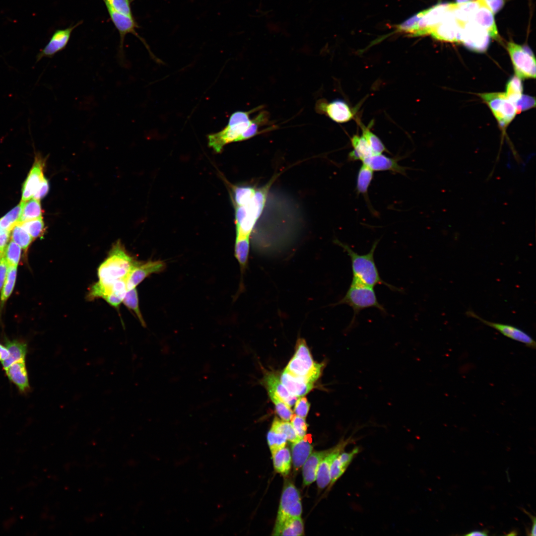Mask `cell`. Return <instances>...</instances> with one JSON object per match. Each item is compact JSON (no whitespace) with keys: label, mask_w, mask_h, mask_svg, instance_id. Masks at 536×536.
Returning a JSON list of instances; mask_svg holds the SVG:
<instances>
[{"label":"cell","mask_w":536,"mask_h":536,"mask_svg":"<svg viewBox=\"0 0 536 536\" xmlns=\"http://www.w3.org/2000/svg\"><path fill=\"white\" fill-rule=\"evenodd\" d=\"M379 241V240L375 241L370 251L363 255L356 253L348 245L337 239L335 243L342 247L350 259L352 272L351 282L373 288L378 284H383L393 291L402 292V289L386 282L380 275L374 257Z\"/></svg>","instance_id":"obj_1"},{"label":"cell","mask_w":536,"mask_h":536,"mask_svg":"<svg viewBox=\"0 0 536 536\" xmlns=\"http://www.w3.org/2000/svg\"><path fill=\"white\" fill-rule=\"evenodd\" d=\"M274 180L257 188L253 196L244 203L235 206L236 238H250L266 205L270 188Z\"/></svg>","instance_id":"obj_2"},{"label":"cell","mask_w":536,"mask_h":536,"mask_svg":"<svg viewBox=\"0 0 536 536\" xmlns=\"http://www.w3.org/2000/svg\"><path fill=\"white\" fill-rule=\"evenodd\" d=\"M138 262L128 253L121 242L118 240L112 246L107 258L98 268V282L111 284L118 280L126 279Z\"/></svg>","instance_id":"obj_3"},{"label":"cell","mask_w":536,"mask_h":536,"mask_svg":"<svg viewBox=\"0 0 536 536\" xmlns=\"http://www.w3.org/2000/svg\"><path fill=\"white\" fill-rule=\"evenodd\" d=\"M258 110L257 107L248 111L234 112L230 116L227 125L222 130L207 135L209 146L216 153H219L226 144L241 141L242 135L252 123L253 119L250 118V115Z\"/></svg>","instance_id":"obj_4"},{"label":"cell","mask_w":536,"mask_h":536,"mask_svg":"<svg viewBox=\"0 0 536 536\" xmlns=\"http://www.w3.org/2000/svg\"><path fill=\"white\" fill-rule=\"evenodd\" d=\"M457 3H440L424 10L399 25L400 31L412 36L429 35L432 29L449 12L453 11Z\"/></svg>","instance_id":"obj_5"},{"label":"cell","mask_w":536,"mask_h":536,"mask_svg":"<svg viewBox=\"0 0 536 536\" xmlns=\"http://www.w3.org/2000/svg\"><path fill=\"white\" fill-rule=\"evenodd\" d=\"M341 304L348 305L353 311V316L348 327L349 329L353 327L357 316L363 310L376 308L382 313L387 314L385 308L379 302L374 288L358 283L351 282L345 295L333 305Z\"/></svg>","instance_id":"obj_6"},{"label":"cell","mask_w":536,"mask_h":536,"mask_svg":"<svg viewBox=\"0 0 536 536\" xmlns=\"http://www.w3.org/2000/svg\"><path fill=\"white\" fill-rule=\"evenodd\" d=\"M507 49L516 75L521 79L535 78L536 59L531 49L511 41Z\"/></svg>","instance_id":"obj_7"},{"label":"cell","mask_w":536,"mask_h":536,"mask_svg":"<svg viewBox=\"0 0 536 536\" xmlns=\"http://www.w3.org/2000/svg\"><path fill=\"white\" fill-rule=\"evenodd\" d=\"M479 96L490 108L500 127L506 128L517 113L515 103L504 92L481 93Z\"/></svg>","instance_id":"obj_8"},{"label":"cell","mask_w":536,"mask_h":536,"mask_svg":"<svg viewBox=\"0 0 536 536\" xmlns=\"http://www.w3.org/2000/svg\"><path fill=\"white\" fill-rule=\"evenodd\" d=\"M302 511L298 490L292 483L286 482L283 488L274 526L280 525L289 518L300 517Z\"/></svg>","instance_id":"obj_9"},{"label":"cell","mask_w":536,"mask_h":536,"mask_svg":"<svg viewBox=\"0 0 536 536\" xmlns=\"http://www.w3.org/2000/svg\"><path fill=\"white\" fill-rule=\"evenodd\" d=\"M459 42L471 51L484 52L489 46L490 36L484 29L470 21L465 23L462 27Z\"/></svg>","instance_id":"obj_10"},{"label":"cell","mask_w":536,"mask_h":536,"mask_svg":"<svg viewBox=\"0 0 536 536\" xmlns=\"http://www.w3.org/2000/svg\"><path fill=\"white\" fill-rule=\"evenodd\" d=\"M107 9L112 21L120 34L119 57L122 63L124 62L123 46L125 37L127 34L131 33L139 39L148 51L151 58L155 59V61L159 62L160 60L152 54L145 40L136 33L135 29L138 26L134 17L121 14L109 7H107Z\"/></svg>","instance_id":"obj_11"},{"label":"cell","mask_w":536,"mask_h":536,"mask_svg":"<svg viewBox=\"0 0 536 536\" xmlns=\"http://www.w3.org/2000/svg\"><path fill=\"white\" fill-rule=\"evenodd\" d=\"M325 364L315 362L313 358L303 359L295 355L285 370L292 375L314 383L321 376Z\"/></svg>","instance_id":"obj_12"},{"label":"cell","mask_w":536,"mask_h":536,"mask_svg":"<svg viewBox=\"0 0 536 536\" xmlns=\"http://www.w3.org/2000/svg\"><path fill=\"white\" fill-rule=\"evenodd\" d=\"M469 317L478 320L483 324L495 329L502 335L511 339L523 343L527 347L535 349L536 343L535 340L528 333L516 327L509 324L492 322L485 320L477 315L472 310H468L466 313Z\"/></svg>","instance_id":"obj_13"},{"label":"cell","mask_w":536,"mask_h":536,"mask_svg":"<svg viewBox=\"0 0 536 536\" xmlns=\"http://www.w3.org/2000/svg\"><path fill=\"white\" fill-rule=\"evenodd\" d=\"M317 113L325 114L338 123L347 122L352 119L354 113L349 105L341 99L328 102L325 99L317 101L315 106Z\"/></svg>","instance_id":"obj_14"},{"label":"cell","mask_w":536,"mask_h":536,"mask_svg":"<svg viewBox=\"0 0 536 536\" xmlns=\"http://www.w3.org/2000/svg\"><path fill=\"white\" fill-rule=\"evenodd\" d=\"M464 25V23L457 20L453 11H450L432 28L429 34L436 40L458 42H459L460 32Z\"/></svg>","instance_id":"obj_15"},{"label":"cell","mask_w":536,"mask_h":536,"mask_svg":"<svg viewBox=\"0 0 536 536\" xmlns=\"http://www.w3.org/2000/svg\"><path fill=\"white\" fill-rule=\"evenodd\" d=\"M81 22L66 28L58 29L54 32L48 43L36 56V62L43 58H52L55 54L63 50L67 46L73 30Z\"/></svg>","instance_id":"obj_16"},{"label":"cell","mask_w":536,"mask_h":536,"mask_svg":"<svg viewBox=\"0 0 536 536\" xmlns=\"http://www.w3.org/2000/svg\"><path fill=\"white\" fill-rule=\"evenodd\" d=\"M165 267V263L160 260L138 262L126 278L127 290L136 288L145 278L151 274L162 271Z\"/></svg>","instance_id":"obj_17"},{"label":"cell","mask_w":536,"mask_h":536,"mask_svg":"<svg viewBox=\"0 0 536 536\" xmlns=\"http://www.w3.org/2000/svg\"><path fill=\"white\" fill-rule=\"evenodd\" d=\"M37 159L24 183L21 201L32 198L46 179L43 173L44 162L40 157Z\"/></svg>","instance_id":"obj_18"},{"label":"cell","mask_w":536,"mask_h":536,"mask_svg":"<svg viewBox=\"0 0 536 536\" xmlns=\"http://www.w3.org/2000/svg\"><path fill=\"white\" fill-rule=\"evenodd\" d=\"M350 441V439L340 441L321 462L317 472L316 481L318 487L323 489L330 483V469L334 459L343 451L344 448Z\"/></svg>","instance_id":"obj_19"},{"label":"cell","mask_w":536,"mask_h":536,"mask_svg":"<svg viewBox=\"0 0 536 536\" xmlns=\"http://www.w3.org/2000/svg\"><path fill=\"white\" fill-rule=\"evenodd\" d=\"M362 161L373 171H390L405 174L406 168L398 164V159L387 157L382 153L373 154Z\"/></svg>","instance_id":"obj_20"},{"label":"cell","mask_w":536,"mask_h":536,"mask_svg":"<svg viewBox=\"0 0 536 536\" xmlns=\"http://www.w3.org/2000/svg\"><path fill=\"white\" fill-rule=\"evenodd\" d=\"M470 21L475 22L484 29L490 37L494 39L498 38V33L493 13L488 6L485 0H480V5Z\"/></svg>","instance_id":"obj_21"},{"label":"cell","mask_w":536,"mask_h":536,"mask_svg":"<svg viewBox=\"0 0 536 536\" xmlns=\"http://www.w3.org/2000/svg\"><path fill=\"white\" fill-rule=\"evenodd\" d=\"M4 370L9 381L17 387L21 393H27L30 390L25 360L15 362Z\"/></svg>","instance_id":"obj_22"},{"label":"cell","mask_w":536,"mask_h":536,"mask_svg":"<svg viewBox=\"0 0 536 536\" xmlns=\"http://www.w3.org/2000/svg\"><path fill=\"white\" fill-rule=\"evenodd\" d=\"M280 380L289 392L297 397L306 395L314 387V383L294 376L285 370Z\"/></svg>","instance_id":"obj_23"},{"label":"cell","mask_w":536,"mask_h":536,"mask_svg":"<svg viewBox=\"0 0 536 536\" xmlns=\"http://www.w3.org/2000/svg\"><path fill=\"white\" fill-rule=\"evenodd\" d=\"M265 382L268 392L274 394L289 406L295 404L297 397L289 392L276 375L267 374L265 377Z\"/></svg>","instance_id":"obj_24"},{"label":"cell","mask_w":536,"mask_h":536,"mask_svg":"<svg viewBox=\"0 0 536 536\" xmlns=\"http://www.w3.org/2000/svg\"><path fill=\"white\" fill-rule=\"evenodd\" d=\"M291 450L293 467L298 470L312 453L313 446L311 436L309 434L305 435L302 439L292 443Z\"/></svg>","instance_id":"obj_25"},{"label":"cell","mask_w":536,"mask_h":536,"mask_svg":"<svg viewBox=\"0 0 536 536\" xmlns=\"http://www.w3.org/2000/svg\"><path fill=\"white\" fill-rule=\"evenodd\" d=\"M331 449L315 452L310 455L302 466L304 485H308L316 480L319 466L322 460L330 453Z\"/></svg>","instance_id":"obj_26"},{"label":"cell","mask_w":536,"mask_h":536,"mask_svg":"<svg viewBox=\"0 0 536 536\" xmlns=\"http://www.w3.org/2000/svg\"><path fill=\"white\" fill-rule=\"evenodd\" d=\"M250 238H236L234 246V255L240 266L241 271L239 291L243 290L244 284L242 278L246 271L249 260Z\"/></svg>","instance_id":"obj_27"},{"label":"cell","mask_w":536,"mask_h":536,"mask_svg":"<svg viewBox=\"0 0 536 536\" xmlns=\"http://www.w3.org/2000/svg\"><path fill=\"white\" fill-rule=\"evenodd\" d=\"M5 346L9 351V356L7 359L1 362L4 369L15 362L25 360L27 352V346L25 342L17 340L7 339Z\"/></svg>","instance_id":"obj_28"},{"label":"cell","mask_w":536,"mask_h":536,"mask_svg":"<svg viewBox=\"0 0 536 536\" xmlns=\"http://www.w3.org/2000/svg\"><path fill=\"white\" fill-rule=\"evenodd\" d=\"M304 525L301 517L289 518L279 525L274 526L272 535L302 536Z\"/></svg>","instance_id":"obj_29"},{"label":"cell","mask_w":536,"mask_h":536,"mask_svg":"<svg viewBox=\"0 0 536 536\" xmlns=\"http://www.w3.org/2000/svg\"><path fill=\"white\" fill-rule=\"evenodd\" d=\"M353 150L349 154V158L352 160L362 161L374 154L365 137L362 135H354L351 139Z\"/></svg>","instance_id":"obj_30"},{"label":"cell","mask_w":536,"mask_h":536,"mask_svg":"<svg viewBox=\"0 0 536 536\" xmlns=\"http://www.w3.org/2000/svg\"><path fill=\"white\" fill-rule=\"evenodd\" d=\"M480 5V0H472L462 3H457L453 11L457 20L466 23L470 21Z\"/></svg>","instance_id":"obj_31"},{"label":"cell","mask_w":536,"mask_h":536,"mask_svg":"<svg viewBox=\"0 0 536 536\" xmlns=\"http://www.w3.org/2000/svg\"><path fill=\"white\" fill-rule=\"evenodd\" d=\"M275 471L283 475L288 474L291 468V457L289 450L283 447L272 455Z\"/></svg>","instance_id":"obj_32"},{"label":"cell","mask_w":536,"mask_h":536,"mask_svg":"<svg viewBox=\"0 0 536 536\" xmlns=\"http://www.w3.org/2000/svg\"><path fill=\"white\" fill-rule=\"evenodd\" d=\"M22 210L19 222L42 217V210L40 200L32 198L25 201H21Z\"/></svg>","instance_id":"obj_33"},{"label":"cell","mask_w":536,"mask_h":536,"mask_svg":"<svg viewBox=\"0 0 536 536\" xmlns=\"http://www.w3.org/2000/svg\"><path fill=\"white\" fill-rule=\"evenodd\" d=\"M232 195L234 205H239L250 200L257 188L249 185L232 186Z\"/></svg>","instance_id":"obj_34"},{"label":"cell","mask_w":536,"mask_h":536,"mask_svg":"<svg viewBox=\"0 0 536 536\" xmlns=\"http://www.w3.org/2000/svg\"><path fill=\"white\" fill-rule=\"evenodd\" d=\"M373 178V171L362 164L357 177L356 190L358 194L367 195L369 187Z\"/></svg>","instance_id":"obj_35"},{"label":"cell","mask_w":536,"mask_h":536,"mask_svg":"<svg viewBox=\"0 0 536 536\" xmlns=\"http://www.w3.org/2000/svg\"><path fill=\"white\" fill-rule=\"evenodd\" d=\"M270 429L284 434L287 441L292 443L301 439L297 435L291 423L288 421L281 420L277 417H275Z\"/></svg>","instance_id":"obj_36"},{"label":"cell","mask_w":536,"mask_h":536,"mask_svg":"<svg viewBox=\"0 0 536 536\" xmlns=\"http://www.w3.org/2000/svg\"><path fill=\"white\" fill-rule=\"evenodd\" d=\"M122 302L128 308L134 313L142 326L145 327V323L139 307L138 294L136 288L127 290Z\"/></svg>","instance_id":"obj_37"},{"label":"cell","mask_w":536,"mask_h":536,"mask_svg":"<svg viewBox=\"0 0 536 536\" xmlns=\"http://www.w3.org/2000/svg\"><path fill=\"white\" fill-rule=\"evenodd\" d=\"M11 240L17 244L22 249L27 250L33 240L26 229L19 223L11 229Z\"/></svg>","instance_id":"obj_38"},{"label":"cell","mask_w":536,"mask_h":536,"mask_svg":"<svg viewBox=\"0 0 536 536\" xmlns=\"http://www.w3.org/2000/svg\"><path fill=\"white\" fill-rule=\"evenodd\" d=\"M523 90L521 79L516 75L512 76L507 82L505 94L514 103L522 96Z\"/></svg>","instance_id":"obj_39"},{"label":"cell","mask_w":536,"mask_h":536,"mask_svg":"<svg viewBox=\"0 0 536 536\" xmlns=\"http://www.w3.org/2000/svg\"><path fill=\"white\" fill-rule=\"evenodd\" d=\"M21 210L22 205L20 203L0 219V228L10 232L13 226L19 222Z\"/></svg>","instance_id":"obj_40"},{"label":"cell","mask_w":536,"mask_h":536,"mask_svg":"<svg viewBox=\"0 0 536 536\" xmlns=\"http://www.w3.org/2000/svg\"><path fill=\"white\" fill-rule=\"evenodd\" d=\"M19 223L26 229L33 239L41 237L44 234L45 226L42 217Z\"/></svg>","instance_id":"obj_41"},{"label":"cell","mask_w":536,"mask_h":536,"mask_svg":"<svg viewBox=\"0 0 536 536\" xmlns=\"http://www.w3.org/2000/svg\"><path fill=\"white\" fill-rule=\"evenodd\" d=\"M362 135L368 143L374 154L388 152L386 147L380 138L368 128L362 127Z\"/></svg>","instance_id":"obj_42"},{"label":"cell","mask_w":536,"mask_h":536,"mask_svg":"<svg viewBox=\"0 0 536 536\" xmlns=\"http://www.w3.org/2000/svg\"><path fill=\"white\" fill-rule=\"evenodd\" d=\"M267 441L272 455L277 450L285 447L287 440L284 434L270 429L267 434Z\"/></svg>","instance_id":"obj_43"},{"label":"cell","mask_w":536,"mask_h":536,"mask_svg":"<svg viewBox=\"0 0 536 536\" xmlns=\"http://www.w3.org/2000/svg\"><path fill=\"white\" fill-rule=\"evenodd\" d=\"M16 271V267L14 266H9L7 269L0 296L2 303L4 302L9 297L12 291L15 282Z\"/></svg>","instance_id":"obj_44"},{"label":"cell","mask_w":536,"mask_h":536,"mask_svg":"<svg viewBox=\"0 0 536 536\" xmlns=\"http://www.w3.org/2000/svg\"><path fill=\"white\" fill-rule=\"evenodd\" d=\"M21 247L13 241H11L4 253V257L9 266L17 267L21 253Z\"/></svg>","instance_id":"obj_45"},{"label":"cell","mask_w":536,"mask_h":536,"mask_svg":"<svg viewBox=\"0 0 536 536\" xmlns=\"http://www.w3.org/2000/svg\"><path fill=\"white\" fill-rule=\"evenodd\" d=\"M269 397L275 405V410L279 416L285 421H289L293 414V411L287 404L272 393L268 392Z\"/></svg>","instance_id":"obj_46"},{"label":"cell","mask_w":536,"mask_h":536,"mask_svg":"<svg viewBox=\"0 0 536 536\" xmlns=\"http://www.w3.org/2000/svg\"><path fill=\"white\" fill-rule=\"evenodd\" d=\"M106 7L125 15L133 17L129 0H103Z\"/></svg>","instance_id":"obj_47"},{"label":"cell","mask_w":536,"mask_h":536,"mask_svg":"<svg viewBox=\"0 0 536 536\" xmlns=\"http://www.w3.org/2000/svg\"><path fill=\"white\" fill-rule=\"evenodd\" d=\"M290 420L297 435L300 439H302L306 434L308 426L305 418L293 414Z\"/></svg>","instance_id":"obj_48"},{"label":"cell","mask_w":536,"mask_h":536,"mask_svg":"<svg viewBox=\"0 0 536 536\" xmlns=\"http://www.w3.org/2000/svg\"><path fill=\"white\" fill-rule=\"evenodd\" d=\"M518 113L528 110L536 106L535 98L532 96L522 95L521 97L515 102Z\"/></svg>","instance_id":"obj_49"},{"label":"cell","mask_w":536,"mask_h":536,"mask_svg":"<svg viewBox=\"0 0 536 536\" xmlns=\"http://www.w3.org/2000/svg\"><path fill=\"white\" fill-rule=\"evenodd\" d=\"M337 456L333 460L330 469L331 482L330 484L333 485L335 482L344 473L346 470L340 464Z\"/></svg>","instance_id":"obj_50"},{"label":"cell","mask_w":536,"mask_h":536,"mask_svg":"<svg viewBox=\"0 0 536 536\" xmlns=\"http://www.w3.org/2000/svg\"><path fill=\"white\" fill-rule=\"evenodd\" d=\"M294 406L295 413L301 417L305 418L309 412L310 404L305 397H300L297 399Z\"/></svg>","instance_id":"obj_51"},{"label":"cell","mask_w":536,"mask_h":536,"mask_svg":"<svg viewBox=\"0 0 536 536\" xmlns=\"http://www.w3.org/2000/svg\"><path fill=\"white\" fill-rule=\"evenodd\" d=\"M360 448L356 447L347 452H341L337 457L342 467L345 469L349 466L354 458L360 452Z\"/></svg>","instance_id":"obj_52"},{"label":"cell","mask_w":536,"mask_h":536,"mask_svg":"<svg viewBox=\"0 0 536 536\" xmlns=\"http://www.w3.org/2000/svg\"><path fill=\"white\" fill-rule=\"evenodd\" d=\"M49 185L48 180L45 179L32 198L40 200L43 198L48 193Z\"/></svg>","instance_id":"obj_53"},{"label":"cell","mask_w":536,"mask_h":536,"mask_svg":"<svg viewBox=\"0 0 536 536\" xmlns=\"http://www.w3.org/2000/svg\"><path fill=\"white\" fill-rule=\"evenodd\" d=\"M7 269L8 264L3 256L0 261V290L6 278Z\"/></svg>","instance_id":"obj_54"},{"label":"cell","mask_w":536,"mask_h":536,"mask_svg":"<svg viewBox=\"0 0 536 536\" xmlns=\"http://www.w3.org/2000/svg\"><path fill=\"white\" fill-rule=\"evenodd\" d=\"M10 231L0 228V252L4 255L6 246L9 238Z\"/></svg>","instance_id":"obj_55"},{"label":"cell","mask_w":536,"mask_h":536,"mask_svg":"<svg viewBox=\"0 0 536 536\" xmlns=\"http://www.w3.org/2000/svg\"><path fill=\"white\" fill-rule=\"evenodd\" d=\"M493 13L497 12L503 6L504 0H485Z\"/></svg>","instance_id":"obj_56"},{"label":"cell","mask_w":536,"mask_h":536,"mask_svg":"<svg viewBox=\"0 0 536 536\" xmlns=\"http://www.w3.org/2000/svg\"><path fill=\"white\" fill-rule=\"evenodd\" d=\"M9 356V353L6 347L0 343V361L6 360Z\"/></svg>","instance_id":"obj_57"},{"label":"cell","mask_w":536,"mask_h":536,"mask_svg":"<svg viewBox=\"0 0 536 536\" xmlns=\"http://www.w3.org/2000/svg\"><path fill=\"white\" fill-rule=\"evenodd\" d=\"M524 511L525 512V513L528 515H529L530 516V517L531 518V519L532 520V522L533 523V525L532 527V530L531 531V534H530V535L535 536L536 535V517L535 516H532L531 514H530L529 513H528L525 510H524Z\"/></svg>","instance_id":"obj_58"},{"label":"cell","mask_w":536,"mask_h":536,"mask_svg":"<svg viewBox=\"0 0 536 536\" xmlns=\"http://www.w3.org/2000/svg\"><path fill=\"white\" fill-rule=\"evenodd\" d=\"M488 531L486 530L483 531H473L469 532V533L466 534L465 536H487Z\"/></svg>","instance_id":"obj_59"},{"label":"cell","mask_w":536,"mask_h":536,"mask_svg":"<svg viewBox=\"0 0 536 536\" xmlns=\"http://www.w3.org/2000/svg\"><path fill=\"white\" fill-rule=\"evenodd\" d=\"M470 0H457V1L458 3H462V2H466V1H470Z\"/></svg>","instance_id":"obj_60"},{"label":"cell","mask_w":536,"mask_h":536,"mask_svg":"<svg viewBox=\"0 0 536 536\" xmlns=\"http://www.w3.org/2000/svg\"><path fill=\"white\" fill-rule=\"evenodd\" d=\"M3 256H4V255H3V254H2V253H1L0 252V260H1V258H2V257H3Z\"/></svg>","instance_id":"obj_61"}]
</instances>
